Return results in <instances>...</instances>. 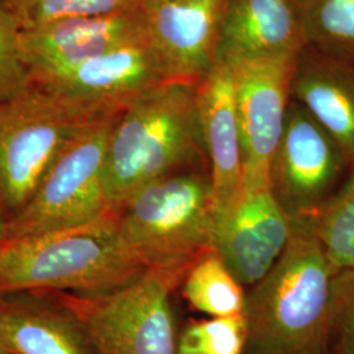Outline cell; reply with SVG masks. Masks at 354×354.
Returning <instances> with one entry per match:
<instances>
[{
	"label": "cell",
	"mask_w": 354,
	"mask_h": 354,
	"mask_svg": "<svg viewBox=\"0 0 354 354\" xmlns=\"http://www.w3.org/2000/svg\"><path fill=\"white\" fill-rule=\"evenodd\" d=\"M337 270L317 236L314 215L292 218L290 241L247 295L245 354H322L329 342Z\"/></svg>",
	"instance_id": "6da1fadb"
},
{
	"label": "cell",
	"mask_w": 354,
	"mask_h": 354,
	"mask_svg": "<svg viewBox=\"0 0 354 354\" xmlns=\"http://www.w3.org/2000/svg\"><path fill=\"white\" fill-rule=\"evenodd\" d=\"M207 165L197 112V84L167 80L153 87L114 124L104 189L118 210L152 181L194 165Z\"/></svg>",
	"instance_id": "7a4b0ae2"
},
{
	"label": "cell",
	"mask_w": 354,
	"mask_h": 354,
	"mask_svg": "<svg viewBox=\"0 0 354 354\" xmlns=\"http://www.w3.org/2000/svg\"><path fill=\"white\" fill-rule=\"evenodd\" d=\"M146 270L121 239L115 210L84 225L0 244V294L75 290L102 295Z\"/></svg>",
	"instance_id": "3957f363"
},
{
	"label": "cell",
	"mask_w": 354,
	"mask_h": 354,
	"mask_svg": "<svg viewBox=\"0 0 354 354\" xmlns=\"http://www.w3.org/2000/svg\"><path fill=\"white\" fill-rule=\"evenodd\" d=\"M121 239L147 269L183 281L214 250L209 167L194 165L152 181L115 210Z\"/></svg>",
	"instance_id": "277c9868"
},
{
	"label": "cell",
	"mask_w": 354,
	"mask_h": 354,
	"mask_svg": "<svg viewBox=\"0 0 354 354\" xmlns=\"http://www.w3.org/2000/svg\"><path fill=\"white\" fill-rule=\"evenodd\" d=\"M118 115L89 118L77 127L29 203L10 219L8 241L84 225L111 210L104 174Z\"/></svg>",
	"instance_id": "5b68a950"
},
{
	"label": "cell",
	"mask_w": 354,
	"mask_h": 354,
	"mask_svg": "<svg viewBox=\"0 0 354 354\" xmlns=\"http://www.w3.org/2000/svg\"><path fill=\"white\" fill-rule=\"evenodd\" d=\"M89 118L32 83L0 102V206L17 214L67 140Z\"/></svg>",
	"instance_id": "8992f818"
},
{
	"label": "cell",
	"mask_w": 354,
	"mask_h": 354,
	"mask_svg": "<svg viewBox=\"0 0 354 354\" xmlns=\"http://www.w3.org/2000/svg\"><path fill=\"white\" fill-rule=\"evenodd\" d=\"M176 279L158 269L117 290L74 298L75 313L95 354H176L169 304Z\"/></svg>",
	"instance_id": "52a82bcc"
},
{
	"label": "cell",
	"mask_w": 354,
	"mask_h": 354,
	"mask_svg": "<svg viewBox=\"0 0 354 354\" xmlns=\"http://www.w3.org/2000/svg\"><path fill=\"white\" fill-rule=\"evenodd\" d=\"M346 169L349 165L340 146L291 99L269 165V185L283 210L290 218L317 214Z\"/></svg>",
	"instance_id": "ba28073f"
},
{
	"label": "cell",
	"mask_w": 354,
	"mask_h": 354,
	"mask_svg": "<svg viewBox=\"0 0 354 354\" xmlns=\"http://www.w3.org/2000/svg\"><path fill=\"white\" fill-rule=\"evenodd\" d=\"M168 79L149 38L92 57L64 74L33 82L86 118L118 115Z\"/></svg>",
	"instance_id": "9c48e42d"
},
{
	"label": "cell",
	"mask_w": 354,
	"mask_h": 354,
	"mask_svg": "<svg viewBox=\"0 0 354 354\" xmlns=\"http://www.w3.org/2000/svg\"><path fill=\"white\" fill-rule=\"evenodd\" d=\"M297 57L228 64L234 74L241 133L243 189L269 185V165L291 102V77Z\"/></svg>",
	"instance_id": "30bf717a"
},
{
	"label": "cell",
	"mask_w": 354,
	"mask_h": 354,
	"mask_svg": "<svg viewBox=\"0 0 354 354\" xmlns=\"http://www.w3.org/2000/svg\"><path fill=\"white\" fill-rule=\"evenodd\" d=\"M226 0H142L147 37L169 80L198 84L216 61Z\"/></svg>",
	"instance_id": "8fae6325"
},
{
	"label": "cell",
	"mask_w": 354,
	"mask_h": 354,
	"mask_svg": "<svg viewBox=\"0 0 354 354\" xmlns=\"http://www.w3.org/2000/svg\"><path fill=\"white\" fill-rule=\"evenodd\" d=\"M146 38L149 37L140 7L24 29L20 33V50L32 80L42 82L105 51Z\"/></svg>",
	"instance_id": "7c38bea8"
},
{
	"label": "cell",
	"mask_w": 354,
	"mask_h": 354,
	"mask_svg": "<svg viewBox=\"0 0 354 354\" xmlns=\"http://www.w3.org/2000/svg\"><path fill=\"white\" fill-rule=\"evenodd\" d=\"M197 112L212 181V206L216 231L243 193L241 133L234 74L227 62L216 59L207 75L198 82Z\"/></svg>",
	"instance_id": "4fadbf2b"
},
{
	"label": "cell",
	"mask_w": 354,
	"mask_h": 354,
	"mask_svg": "<svg viewBox=\"0 0 354 354\" xmlns=\"http://www.w3.org/2000/svg\"><path fill=\"white\" fill-rule=\"evenodd\" d=\"M291 230L292 218L269 185L245 188L216 228L214 250L243 286H253L277 263Z\"/></svg>",
	"instance_id": "5bb4252c"
},
{
	"label": "cell",
	"mask_w": 354,
	"mask_h": 354,
	"mask_svg": "<svg viewBox=\"0 0 354 354\" xmlns=\"http://www.w3.org/2000/svg\"><path fill=\"white\" fill-rule=\"evenodd\" d=\"M304 46L299 0H226L216 59L297 57Z\"/></svg>",
	"instance_id": "9a60e30c"
},
{
	"label": "cell",
	"mask_w": 354,
	"mask_h": 354,
	"mask_svg": "<svg viewBox=\"0 0 354 354\" xmlns=\"http://www.w3.org/2000/svg\"><path fill=\"white\" fill-rule=\"evenodd\" d=\"M290 93L340 146L353 171L354 61L304 46L295 61Z\"/></svg>",
	"instance_id": "2e32d148"
},
{
	"label": "cell",
	"mask_w": 354,
	"mask_h": 354,
	"mask_svg": "<svg viewBox=\"0 0 354 354\" xmlns=\"http://www.w3.org/2000/svg\"><path fill=\"white\" fill-rule=\"evenodd\" d=\"M0 344L10 354H95L75 313L0 298Z\"/></svg>",
	"instance_id": "e0dca14e"
},
{
	"label": "cell",
	"mask_w": 354,
	"mask_h": 354,
	"mask_svg": "<svg viewBox=\"0 0 354 354\" xmlns=\"http://www.w3.org/2000/svg\"><path fill=\"white\" fill-rule=\"evenodd\" d=\"M183 292L193 308L210 317L244 314L243 285L215 250L203 254L184 276Z\"/></svg>",
	"instance_id": "ac0fdd59"
},
{
	"label": "cell",
	"mask_w": 354,
	"mask_h": 354,
	"mask_svg": "<svg viewBox=\"0 0 354 354\" xmlns=\"http://www.w3.org/2000/svg\"><path fill=\"white\" fill-rule=\"evenodd\" d=\"M306 46L354 61V0H299Z\"/></svg>",
	"instance_id": "d6986e66"
},
{
	"label": "cell",
	"mask_w": 354,
	"mask_h": 354,
	"mask_svg": "<svg viewBox=\"0 0 354 354\" xmlns=\"http://www.w3.org/2000/svg\"><path fill=\"white\" fill-rule=\"evenodd\" d=\"M314 226L333 268L354 266V169L340 192L314 215Z\"/></svg>",
	"instance_id": "ffe728a7"
},
{
	"label": "cell",
	"mask_w": 354,
	"mask_h": 354,
	"mask_svg": "<svg viewBox=\"0 0 354 354\" xmlns=\"http://www.w3.org/2000/svg\"><path fill=\"white\" fill-rule=\"evenodd\" d=\"M21 30L59 20L137 10L142 0H3Z\"/></svg>",
	"instance_id": "44dd1931"
},
{
	"label": "cell",
	"mask_w": 354,
	"mask_h": 354,
	"mask_svg": "<svg viewBox=\"0 0 354 354\" xmlns=\"http://www.w3.org/2000/svg\"><path fill=\"white\" fill-rule=\"evenodd\" d=\"M248 339L244 314L193 322L183 330L176 354H245Z\"/></svg>",
	"instance_id": "7402d4cb"
},
{
	"label": "cell",
	"mask_w": 354,
	"mask_h": 354,
	"mask_svg": "<svg viewBox=\"0 0 354 354\" xmlns=\"http://www.w3.org/2000/svg\"><path fill=\"white\" fill-rule=\"evenodd\" d=\"M21 29L0 0V102L28 88L33 80L20 50Z\"/></svg>",
	"instance_id": "603a6c76"
},
{
	"label": "cell",
	"mask_w": 354,
	"mask_h": 354,
	"mask_svg": "<svg viewBox=\"0 0 354 354\" xmlns=\"http://www.w3.org/2000/svg\"><path fill=\"white\" fill-rule=\"evenodd\" d=\"M337 354H354V266L339 270L332 285L329 342Z\"/></svg>",
	"instance_id": "cb8c5ba5"
},
{
	"label": "cell",
	"mask_w": 354,
	"mask_h": 354,
	"mask_svg": "<svg viewBox=\"0 0 354 354\" xmlns=\"http://www.w3.org/2000/svg\"><path fill=\"white\" fill-rule=\"evenodd\" d=\"M3 212L4 210L0 206V244L8 241V222H10V219H7L4 216Z\"/></svg>",
	"instance_id": "d4e9b609"
},
{
	"label": "cell",
	"mask_w": 354,
	"mask_h": 354,
	"mask_svg": "<svg viewBox=\"0 0 354 354\" xmlns=\"http://www.w3.org/2000/svg\"><path fill=\"white\" fill-rule=\"evenodd\" d=\"M0 354H10L3 346H1V344H0Z\"/></svg>",
	"instance_id": "484cf974"
},
{
	"label": "cell",
	"mask_w": 354,
	"mask_h": 354,
	"mask_svg": "<svg viewBox=\"0 0 354 354\" xmlns=\"http://www.w3.org/2000/svg\"><path fill=\"white\" fill-rule=\"evenodd\" d=\"M335 354H337V353H335Z\"/></svg>",
	"instance_id": "4316f807"
}]
</instances>
